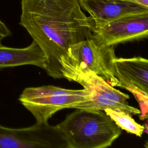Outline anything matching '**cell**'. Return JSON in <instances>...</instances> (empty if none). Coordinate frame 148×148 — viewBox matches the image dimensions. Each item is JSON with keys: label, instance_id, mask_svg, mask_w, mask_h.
<instances>
[{"label": "cell", "instance_id": "7", "mask_svg": "<svg viewBox=\"0 0 148 148\" xmlns=\"http://www.w3.org/2000/svg\"><path fill=\"white\" fill-rule=\"evenodd\" d=\"M0 148H66L57 125L37 123L13 128L0 125Z\"/></svg>", "mask_w": 148, "mask_h": 148}, {"label": "cell", "instance_id": "3", "mask_svg": "<svg viewBox=\"0 0 148 148\" xmlns=\"http://www.w3.org/2000/svg\"><path fill=\"white\" fill-rule=\"evenodd\" d=\"M114 46H107L92 35L71 45L60 65L62 75L73 70L91 71L113 87L119 82L114 73Z\"/></svg>", "mask_w": 148, "mask_h": 148}, {"label": "cell", "instance_id": "5", "mask_svg": "<svg viewBox=\"0 0 148 148\" xmlns=\"http://www.w3.org/2000/svg\"><path fill=\"white\" fill-rule=\"evenodd\" d=\"M64 78L79 83L89 93L88 100L73 105L71 108L101 110L110 108L134 115L140 113L139 109L128 104V94L114 88L91 71H70L64 74Z\"/></svg>", "mask_w": 148, "mask_h": 148}, {"label": "cell", "instance_id": "6", "mask_svg": "<svg viewBox=\"0 0 148 148\" xmlns=\"http://www.w3.org/2000/svg\"><path fill=\"white\" fill-rule=\"evenodd\" d=\"M91 34L107 46L148 37V9L123 16L110 22L94 24L87 20Z\"/></svg>", "mask_w": 148, "mask_h": 148}, {"label": "cell", "instance_id": "12", "mask_svg": "<svg viewBox=\"0 0 148 148\" xmlns=\"http://www.w3.org/2000/svg\"><path fill=\"white\" fill-rule=\"evenodd\" d=\"M135 97L140 107L139 118L141 120H148V97L135 89L128 90Z\"/></svg>", "mask_w": 148, "mask_h": 148}, {"label": "cell", "instance_id": "2", "mask_svg": "<svg viewBox=\"0 0 148 148\" xmlns=\"http://www.w3.org/2000/svg\"><path fill=\"white\" fill-rule=\"evenodd\" d=\"M56 125L66 148L108 147L121 133V129L101 110L76 109Z\"/></svg>", "mask_w": 148, "mask_h": 148}, {"label": "cell", "instance_id": "4", "mask_svg": "<svg viewBox=\"0 0 148 148\" xmlns=\"http://www.w3.org/2000/svg\"><path fill=\"white\" fill-rule=\"evenodd\" d=\"M89 93L85 89L71 90L52 85L27 87L18 101L34 116L37 123H47L57 112L71 108L73 105L88 100Z\"/></svg>", "mask_w": 148, "mask_h": 148}, {"label": "cell", "instance_id": "8", "mask_svg": "<svg viewBox=\"0 0 148 148\" xmlns=\"http://www.w3.org/2000/svg\"><path fill=\"white\" fill-rule=\"evenodd\" d=\"M114 73L119 87L135 89L148 97V59L141 57L115 58Z\"/></svg>", "mask_w": 148, "mask_h": 148}, {"label": "cell", "instance_id": "15", "mask_svg": "<svg viewBox=\"0 0 148 148\" xmlns=\"http://www.w3.org/2000/svg\"><path fill=\"white\" fill-rule=\"evenodd\" d=\"M145 128H146V131H147V134H148V124H146ZM144 146H145L146 148H148V140H147V141H146L145 144L144 145Z\"/></svg>", "mask_w": 148, "mask_h": 148}, {"label": "cell", "instance_id": "10", "mask_svg": "<svg viewBox=\"0 0 148 148\" xmlns=\"http://www.w3.org/2000/svg\"><path fill=\"white\" fill-rule=\"evenodd\" d=\"M27 65H34L44 70L46 66V57L34 40L23 48L8 47L0 43V68Z\"/></svg>", "mask_w": 148, "mask_h": 148}, {"label": "cell", "instance_id": "13", "mask_svg": "<svg viewBox=\"0 0 148 148\" xmlns=\"http://www.w3.org/2000/svg\"><path fill=\"white\" fill-rule=\"evenodd\" d=\"M11 35L10 30L0 18V43L3 39L11 36Z\"/></svg>", "mask_w": 148, "mask_h": 148}, {"label": "cell", "instance_id": "1", "mask_svg": "<svg viewBox=\"0 0 148 148\" xmlns=\"http://www.w3.org/2000/svg\"><path fill=\"white\" fill-rule=\"evenodd\" d=\"M20 25L46 57L45 69L63 79L60 62L72 45L91 36L79 0H21Z\"/></svg>", "mask_w": 148, "mask_h": 148}, {"label": "cell", "instance_id": "11", "mask_svg": "<svg viewBox=\"0 0 148 148\" xmlns=\"http://www.w3.org/2000/svg\"><path fill=\"white\" fill-rule=\"evenodd\" d=\"M104 111L121 130L137 136H142L145 127L136 123L129 113L110 108L105 109Z\"/></svg>", "mask_w": 148, "mask_h": 148}, {"label": "cell", "instance_id": "9", "mask_svg": "<svg viewBox=\"0 0 148 148\" xmlns=\"http://www.w3.org/2000/svg\"><path fill=\"white\" fill-rule=\"evenodd\" d=\"M79 3L90 15L88 21L94 24L106 23L125 14L148 9L127 0H79Z\"/></svg>", "mask_w": 148, "mask_h": 148}, {"label": "cell", "instance_id": "14", "mask_svg": "<svg viewBox=\"0 0 148 148\" xmlns=\"http://www.w3.org/2000/svg\"><path fill=\"white\" fill-rule=\"evenodd\" d=\"M148 9V0H127Z\"/></svg>", "mask_w": 148, "mask_h": 148}]
</instances>
